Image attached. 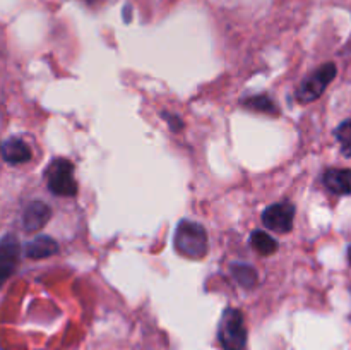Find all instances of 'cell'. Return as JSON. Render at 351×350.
Segmentation results:
<instances>
[{
  "label": "cell",
  "instance_id": "52a82bcc",
  "mask_svg": "<svg viewBox=\"0 0 351 350\" xmlns=\"http://www.w3.org/2000/svg\"><path fill=\"white\" fill-rule=\"evenodd\" d=\"M51 216L50 206H47L41 201H33L26 208L23 216V225L26 232H38L48 223Z\"/></svg>",
  "mask_w": 351,
  "mask_h": 350
},
{
  "label": "cell",
  "instance_id": "3957f363",
  "mask_svg": "<svg viewBox=\"0 0 351 350\" xmlns=\"http://www.w3.org/2000/svg\"><path fill=\"white\" fill-rule=\"evenodd\" d=\"M47 182L48 189L55 196L71 198V196L77 194V182L74 178V165L69 160H64V158L51 161L50 167L47 168Z\"/></svg>",
  "mask_w": 351,
  "mask_h": 350
},
{
  "label": "cell",
  "instance_id": "30bf717a",
  "mask_svg": "<svg viewBox=\"0 0 351 350\" xmlns=\"http://www.w3.org/2000/svg\"><path fill=\"white\" fill-rule=\"evenodd\" d=\"M58 253L57 240L48 235H40L34 240H31L26 246V256L29 259H45Z\"/></svg>",
  "mask_w": 351,
  "mask_h": 350
},
{
  "label": "cell",
  "instance_id": "8fae6325",
  "mask_svg": "<svg viewBox=\"0 0 351 350\" xmlns=\"http://www.w3.org/2000/svg\"><path fill=\"white\" fill-rule=\"evenodd\" d=\"M230 271H232L233 278L237 280V283L243 288H254L259 281V275L254 270L250 264L245 263H232L230 266Z\"/></svg>",
  "mask_w": 351,
  "mask_h": 350
},
{
  "label": "cell",
  "instance_id": "e0dca14e",
  "mask_svg": "<svg viewBox=\"0 0 351 350\" xmlns=\"http://www.w3.org/2000/svg\"><path fill=\"white\" fill-rule=\"evenodd\" d=\"M348 263L351 264V246L348 247Z\"/></svg>",
  "mask_w": 351,
  "mask_h": 350
},
{
  "label": "cell",
  "instance_id": "7a4b0ae2",
  "mask_svg": "<svg viewBox=\"0 0 351 350\" xmlns=\"http://www.w3.org/2000/svg\"><path fill=\"white\" fill-rule=\"evenodd\" d=\"M218 338L225 350H245L247 329L243 325V316L239 309H226L223 312Z\"/></svg>",
  "mask_w": 351,
  "mask_h": 350
},
{
  "label": "cell",
  "instance_id": "ac0fdd59",
  "mask_svg": "<svg viewBox=\"0 0 351 350\" xmlns=\"http://www.w3.org/2000/svg\"><path fill=\"white\" fill-rule=\"evenodd\" d=\"M88 2H89V3H93V2H95V0H88Z\"/></svg>",
  "mask_w": 351,
  "mask_h": 350
},
{
  "label": "cell",
  "instance_id": "ba28073f",
  "mask_svg": "<svg viewBox=\"0 0 351 350\" xmlns=\"http://www.w3.org/2000/svg\"><path fill=\"white\" fill-rule=\"evenodd\" d=\"M322 182L335 194H351V170L348 168H329L322 175Z\"/></svg>",
  "mask_w": 351,
  "mask_h": 350
},
{
  "label": "cell",
  "instance_id": "7c38bea8",
  "mask_svg": "<svg viewBox=\"0 0 351 350\" xmlns=\"http://www.w3.org/2000/svg\"><path fill=\"white\" fill-rule=\"evenodd\" d=\"M250 244H252L254 249L259 254H263V256H271V254H274L278 250L276 239H273L269 233L263 232V230L252 232V235H250Z\"/></svg>",
  "mask_w": 351,
  "mask_h": 350
},
{
  "label": "cell",
  "instance_id": "4fadbf2b",
  "mask_svg": "<svg viewBox=\"0 0 351 350\" xmlns=\"http://www.w3.org/2000/svg\"><path fill=\"white\" fill-rule=\"evenodd\" d=\"M243 106L250 110H256V112L278 113L276 103L271 98H267V96H252V98H247L245 102H243Z\"/></svg>",
  "mask_w": 351,
  "mask_h": 350
},
{
  "label": "cell",
  "instance_id": "8992f818",
  "mask_svg": "<svg viewBox=\"0 0 351 350\" xmlns=\"http://www.w3.org/2000/svg\"><path fill=\"white\" fill-rule=\"evenodd\" d=\"M19 240L14 235H5L0 240V288L12 277L19 264Z\"/></svg>",
  "mask_w": 351,
  "mask_h": 350
},
{
  "label": "cell",
  "instance_id": "277c9868",
  "mask_svg": "<svg viewBox=\"0 0 351 350\" xmlns=\"http://www.w3.org/2000/svg\"><path fill=\"white\" fill-rule=\"evenodd\" d=\"M338 74V69L332 62L328 64H322L317 71L312 75H308L304 82L300 84V88L297 89V100L300 103H312L317 98H321L324 89L328 88L332 82V79Z\"/></svg>",
  "mask_w": 351,
  "mask_h": 350
},
{
  "label": "cell",
  "instance_id": "9c48e42d",
  "mask_svg": "<svg viewBox=\"0 0 351 350\" xmlns=\"http://www.w3.org/2000/svg\"><path fill=\"white\" fill-rule=\"evenodd\" d=\"M2 156L10 165L26 163L31 160V150L19 137H10L2 144Z\"/></svg>",
  "mask_w": 351,
  "mask_h": 350
},
{
  "label": "cell",
  "instance_id": "6da1fadb",
  "mask_svg": "<svg viewBox=\"0 0 351 350\" xmlns=\"http://www.w3.org/2000/svg\"><path fill=\"white\" fill-rule=\"evenodd\" d=\"M175 249L185 257L201 259L208 254V232L199 223L182 220L175 230Z\"/></svg>",
  "mask_w": 351,
  "mask_h": 350
},
{
  "label": "cell",
  "instance_id": "5bb4252c",
  "mask_svg": "<svg viewBox=\"0 0 351 350\" xmlns=\"http://www.w3.org/2000/svg\"><path fill=\"white\" fill-rule=\"evenodd\" d=\"M335 136L338 143L341 144V153L346 158H351V120H345L339 124L335 130Z\"/></svg>",
  "mask_w": 351,
  "mask_h": 350
},
{
  "label": "cell",
  "instance_id": "5b68a950",
  "mask_svg": "<svg viewBox=\"0 0 351 350\" xmlns=\"http://www.w3.org/2000/svg\"><path fill=\"white\" fill-rule=\"evenodd\" d=\"M295 220V206L288 201L276 202L264 209L263 223L269 230L278 233H287L293 229Z\"/></svg>",
  "mask_w": 351,
  "mask_h": 350
},
{
  "label": "cell",
  "instance_id": "2e32d148",
  "mask_svg": "<svg viewBox=\"0 0 351 350\" xmlns=\"http://www.w3.org/2000/svg\"><path fill=\"white\" fill-rule=\"evenodd\" d=\"M123 19H125V23H130V5H125V9H123Z\"/></svg>",
  "mask_w": 351,
  "mask_h": 350
},
{
  "label": "cell",
  "instance_id": "9a60e30c",
  "mask_svg": "<svg viewBox=\"0 0 351 350\" xmlns=\"http://www.w3.org/2000/svg\"><path fill=\"white\" fill-rule=\"evenodd\" d=\"M163 117H165V119H168V124H170V127H171V130H173V132L184 129V122H182L180 117L171 115V113H163Z\"/></svg>",
  "mask_w": 351,
  "mask_h": 350
}]
</instances>
